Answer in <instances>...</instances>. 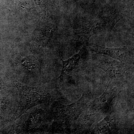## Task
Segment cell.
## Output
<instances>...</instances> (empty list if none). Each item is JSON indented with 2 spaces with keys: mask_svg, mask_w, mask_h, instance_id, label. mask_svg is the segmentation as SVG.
Wrapping results in <instances>:
<instances>
[{
  "mask_svg": "<svg viewBox=\"0 0 134 134\" xmlns=\"http://www.w3.org/2000/svg\"><path fill=\"white\" fill-rule=\"evenodd\" d=\"M19 92V103L14 118L21 116L25 112L34 106L44 102L45 95L39 89L24 85L13 81Z\"/></svg>",
  "mask_w": 134,
  "mask_h": 134,
  "instance_id": "1",
  "label": "cell"
},
{
  "mask_svg": "<svg viewBox=\"0 0 134 134\" xmlns=\"http://www.w3.org/2000/svg\"><path fill=\"white\" fill-rule=\"evenodd\" d=\"M117 16L99 18L84 24L81 26L75 31L76 34H100L111 31L117 22L120 20Z\"/></svg>",
  "mask_w": 134,
  "mask_h": 134,
  "instance_id": "2",
  "label": "cell"
},
{
  "mask_svg": "<svg viewBox=\"0 0 134 134\" xmlns=\"http://www.w3.org/2000/svg\"><path fill=\"white\" fill-rule=\"evenodd\" d=\"M87 47L90 51L96 54H102L118 60L123 62H127L128 50L127 47L122 48H110L98 45L93 43L87 44Z\"/></svg>",
  "mask_w": 134,
  "mask_h": 134,
  "instance_id": "3",
  "label": "cell"
},
{
  "mask_svg": "<svg viewBox=\"0 0 134 134\" xmlns=\"http://www.w3.org/2000/svg\"><path fill=\"white\" fill-rule=\"evenodd\" d=\"M101 69L111 79L121 76L127 70V66L123 62L116 60L111 62H102L96 65Z\"/></svg>",
  "mask_w": 134,
  "mask_h": 134,
  "instance_id": "4",
  "label": "cell"
},
{
  "mask_svg": "<svg viewBox=\"0 0 134 134\" xmlns=\"http://www.w3.org/2000/svg\"><path fill=\"white\" fill-rule=\"evenodd\" d=\"M115 92L109 88L108 85L103 95L91 102L90 107L97 112L105 111L108 109L112 101L116 96Z\"/></svg>",
  "mask_w": 134,
  "mask_h": 134,
  "instance_id": "5",
  "label": "cell"
},
{
  "mask_svg": "<svg viewBox=\"0 0 134 134\" xmlns=\"http://www.w3.org/2000/svg\"><path fill=\"white\" fill-rule=\"evenodd\" d=\"M89 38L85 42L83 47L79 53L77 54H75L68 60L63 61L60 55L61 60H62L63 62V68L61 74L59 77V78H62L65 75L69 74L75 68L77 63L79 62V60L81 59L82 55L83 54L84 52L86 50L87 44L88 43Z\"/></svg>",
  "mask_w": 134,
  "mask_h": 134,
  "instance_id": "6",
  "label": "cell"
},
{
  "mask_svg": "<svg viewBox=\"0 0 134 134\" xmlns=\"http://www.w3.org/2000/svg\"><path fill=\"white\" fill-rule=\"evenodd\" d=\"M91 103L88 95L84 94L79 100L70 105L76 118L79 117V115L83 112L86 111L87 108L90 107Z\"/></svg>",
  "mask_w": 134,
  "mask_h": 134,
  "instance_id": "7",
  "label": "cell"
},
{
  "mask_svg": "<svg viewBox=\"0 0 134 134\" xmlns=\"http://www.w3.org/2000/svg\"><path fill=\"white\" fill-rule=\"evenodd\" d=\"M110 120L108 116L98 124L93 130L94 133H104L109 130Z\"/></svg>",
  "mask_w": 134,
  "mask_h": 134,
  "instance_id": "8",
  "label": "cell"
}]
</instances>
